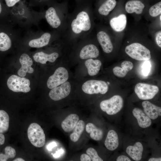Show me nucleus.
Wrapping results in <instances>:
<instances>
[{"instance_id": "nucleus-1", "label": "nucleus", "mask_w": 161, "mask_h": 161, "mask_svg": "<svg viewBox=\"0 0 161 161\" xmlns=\"http://www.w3.org/2000/svg\"><path fill=\"white\" fill-rule=\"evenodd\" d=\"M93 0H84L76 4L69 13L67 27L61 38L66 44H74L91 32L94 26Z\"/></svg>"}, {"instance_id": "nucleus-2", "label": "nucleus", "mask_w": 161, "mask_h": 161, "mask_svg": "<svg viewBox=\"0 0 161 161\" xmlns=\"http://www.w3.org/2000/svg\"><path fill=\"white\" fill-rule=\"evenodd\" d=\"M44 11V18L53 30L61 34L62 37L67 27L69 14L67 0L63 1L61 3L54 2Z\"/></svg>"}, {"instance_id": "nucleus-3", "label": "nucleus", "mask_w": 161, "mask_h": 161, "mask_svg": "<svg viewBox=\"0 0 161 161\" xmlns=\"http://www.w3.org/2000/svg\"><path fill=\"white\" fill-rule=\"evenodd\" d=\"M10 9L11 21L15 25L17 24L27 29L32 24L37 25L41 20L44 18V10L35 11L21 0Z\"/></svg>"}, {"instance_id": "nucleus-4", "label": "nucleus", "mask_w": 161, "mask_h": 161, "mask_svg": "<svg viewBox=\"0 0 161 161\" xmlns=\"http://www.w3.org/2000/svg\"><path fill=\"white\" fill-rule=\"evenodd\" d=\"M61 37V34L54 30L50 32H44L27 30L19 42L24 44L30 47L38 48L47 46Z\"/></svg>"}, {"instance_id": "nucleus-5", "label": "nucleus", "mask_w": 161, "mask_h": 161, "mask_svg": "<svg viewBox=\"0 0 161 161\" xmlns=\"http://www.w3.org/2000/svg\"><path fill=\"white\" fill-rule=\"evenodd\" d=\"M9 20H0V52L10 50L14 43H19L21 37L20 30Z\"/></svg>"}, {"instance_id": "nucleus-6", "label": "nucleus", "mask_w": 161, "mask_h": 161, "mask_svg": "<svg viewBox=\"0 0 161 161\" xmlns=\"http://www.w3.org/2000/svg\"><path fill=\"white\" fill-rule=\"evenodd\" d=\"M94 37L91 32L77 41L78 55L81 59L96 58L99 55V51L93 43Z\"/></svg>"}, {"instance_id": "nucleus-7", "label": "nucleus", "mask_w": 161, "mask_h": 161, "mask_svg": "<svg viewBox=\"0 0 161 161\" xmlns=\"http://www.w3.org/2000/svg\"><path fill=\"white\" fill-rule=\"evenodd\" d=\"M125 51L130 57L137 61L148 60L151 58L149 49L138 43H133L127 46Z\"/></svg>"}, {"instance_id": "nucleus-8", "label": "nucleus", "mask_w": 161, "mask_h": 161, "mask_svg": "<svg viewBox=\"0 0 161 161\" xmlns=\"http://www.w3.org/2000/svg\"><path fill=\"white\" fill-rule=\"evenodd\" d=\"M28 138L34 146L40 148L45 143V136L44 130L38 124L33 123L29 126L27 129Z\"/></svg>"}, {"instance_id": "nucleus-9", "label": "nucleus", "mask_w": 161, "mask_h": 161, "mask_svg": "<svg viewBox=\"0 0 161 161\" xmlns=\"http://www.w3.org/2000/svg\"><path fill=\"white\" fill-rule=\"evenodd\" d=\"M123 105V99L119 95H114L109 99L102 101L100 103L101 110L109 115L118 113L122 109Z\"/></svg>"}, {"instance_id": "nucleus-10", "label": "nucleus", "mask_w": 161, "mask_h": 161, "mask_svg": "<svg viewBox=\"0 0 161 161\" xmlns=\"http://www.w3.org/2000/svg\"><path fill=\"white\" fill-rule=\"evenodd\" d=\"M7 84L10 90L15 92L27 93L30 90V80L24 77L13 75L8 78Z\"/></svg>"}, {"instance_id": "nucleus-11", "label": "nucleus", "mask_w": 161, "mask_h": 161, "mask_svg": "<svg viewBox=\"0 0 161 161\" xmlns=\"http://www.w3.org/2000/svg\"><path fill=\"white\" fill-rule=\"evenodd\" d=\"M108 86L106 82L101 80H87L82 85L83 91L88 94H106L108 90Z\"/></svg>"}, {"instance_id": "nucleus-12", "label": "nucleus", "mask_w": 161, "mask_h": 161, "mask_svg": "<svg viewBox=\"0 0 161 161\" xmlns=\"http://www.w3.org/2000/svg\"><path fill=\"white\" fill-rule=\"evenodd\" d=\"M159 91L157 86L144 83H137L134 88L135 93L139 99L142 100L152 99Z\"/></svg>"}, {"instance_id": "nucleus-13", "label": "nucleus", "mask_w": 161, "mask_h": 161, "mask_svg": "<svg viewBox=\"0 0 161 161\" xmlns=\"http://www.w3.org/2000/svg\"><path fill=\"white\" fill-rule=\"evenodd\" d=\"M69 77L67 70L64 67H59L49 77L47 82V86L49 88L52 89L67 81Z\"/></svg>"}, {"instance_id": "nucleus-14", "label": "nucleus", "mask_w": 161, "mask_h": 161, "mask_svg": "<svg viewBox=\"0 0 161 161\" xmlns=\"http://www.w3.org/2000/svg\"><path fill=\"white\" fill-rule=\"evenodd\" d=\"M71 90V84L69 82L66 81L52 89L49 93V96L54 100H59L68 96Z\"/></svg>"}, {"instance_id": "nucleus-15", "label": "nucleus", "mask_w": 161, "mask_h": 161, "mask_svg": "<svg viewBox=\"0 0 161 161\" xmlns=\"http://www.w3.org/2000/svg\"><path fill=\"white\" fill-rule=\"evenodd\" d=\"M19 61L21 66L17 72L19 76L24 77L27 73H32L33 72L34 69L31 66L32 65V60L28 54L22 53L20 55Z\"/></svg>"}, {"instance_id": "nucleus-16", "label": "nucleus", "mask_w": 161, "mask_h": 161, "mask_svg": "<svg viewBox=\"0 0 161 161\" xmlns=\"http://www.w3.org/2000/svg\"><path fill=\"white\" fill-rule=\"evenodd\" d=\"M97 33L96 38L104 52L109 53L113 50V47L110 36L103 29H99Z\"/></svg>"}, {"instance_id": "nucleus-17", "label": "nucleus", "mask_w": 161, "mask_h": 161, "mask_svg": "<svg viewBox=\"0 0 161 161\" xmlns=\"http://www.w3.org/2000/svg\"><path fill=\"white\" fill-rule=\"evenodd\" d=\"M59 53L57 51L48 52L41 51L35 52L32 57L34 60L43 64H46L47 61L53 62L58 58Z\"/></svg>"}, {"instance_id": "nucleus-18", "label": "nucleus", "mask_w": 161, "mask_h": 161, "mask_svg": "<svg viewBox=\"0 0 161 161\" xmlns=\"http://www.w3.org/2000/svg\"><path fill=\"white\" fill-rule=\"evenodd\" d=\"M96 11L100 16H106L115 7L116 0H99L97 3Z\"/></svg>"}, {"instance_id": "nucleus-19", "label": "nucleus", "mask_w": 161, "mask_h": 161, "mask_svg": "<svg viewBox=\"0 0 161 161\" xmlns=\"http://www.w3.org/2000/svg\"><path fill=\"white\" fill-rule=\"evenodd\" d=\"M143 111L151 119L155 120L161 115V108L148 101L143 102Z\"/></svg>"}, {"instance_id": "nucleus-20", "label": "nucleus", "mask_w": 161, "mask_h": 161, "mask_svg": "<svg viewBox=\"0 0 161 161\" xmlns=\"http://www.w3.org/2000/svg\"><path fill=\"white\" fill-rule=\"evenodd\" d=\"M132 114L137 119L138 124L140 127L145 128L151 125V119L142 109L137 108H134L133 110Z\"/></svg>"}, {"instance_id": "nucleus-21", "label": "nucleus", "mask_w": 161, "mask_h": 161, "mask_svg": "<svg viewBox=\"0 0 161 161\" xmlns=\"http://www.w3.org/2000/svg\"><path fill=\"white\" fill-rule=\"evenodd\" d=\"M143 150L142 143L140 142H137L134 145H129L127 147L126 152L133 160L138 161L142 158Z\"/></svg>"}, {"instance_id": "nucleus-22", "label": "nucleus", "mask_w": 161, "mask_h": 161, "mask_svg": "<svg viewBox=\"0 0 161 161\" xmlns=\"http://www.w3.org/2000/svg\"><path fill=\"white\" fill-rule=\"evenodd\" d=\"M119 144L117 133L114 130H109L107 133L104 142V145L106 148L110 151H114L117 148Z\"/></svg>"}, {"instance_id": "nucleus-23", "label": "nucleus", "mask_w": 161, "mask_h": 161, "mask_svg": "<svg viewBox=\"0 0 161 161\" xmlns=\"http://www.w3.org/2000/svg\"><path fill=\"white\" fill-rule=\"evenodd\" d=\"M79 119V117L77 114H70L62 122L61 127L65 132H70L74 129Z\"/></svg>"}, {"instance_id": "nucleus-24", "label": "nucleus", "mask_w": 161, "mask_h": 161, "mask_svg": "<svg viewBox=\"0 0 161 161\" xmlns=\"http://www.w3.org/2000/svg\"><path fill=\"white\" fill-rule=\"evenodd\" d=\"M127 23L126 16L121 14L118 16L112 18L109 21V24L112 28L117 32H120L125 28Z\"/></svg>"}, {"instance_id": "nucleus-25", "label": "nucleus", "mask_w": 161, "mask_h": 161, "mask_svg": "<svg viewBox=\"0 0 161 161\" xmlns=\"http://www.w3.org/2000/svg\"><path fill=\"white\" fill-rule=\"evenodd\" d=\"M145 5L141 1L131 0L128 1L125 5V9L129 13H135L137 14H141L143 12Z\"/></svg>"}, {"instance_id": "nucleus-26", "label": "nucleus", "mask_w": 161, "mask_h": 161, "mask_svg": "<svg viewBox=\"0 0 161 161\" xmlns=\"http://www.w3.org/2000/svg\"><path fill=\"white\" fill-rule=\"evenodd\" d=\"M122 67L118 66L114 67L113 69L114 74L116 76L120 78L125 77L128 72L131 70L134 66L132 63L130 61H125L122 62Z\"/></svg>"}, {"instance_id": "nucleus-27", "label": "nucleus", "mask_w": 161, "mask_h": 161, "mask_svg": "<svg viewBox=\"0 0 161 161\" xmlns=\"http://www.w3.org/2000/svg\"><path fill=\"white\" fill-rule=\"evenodd\" d=\"M84 63L88 73L91 76L95 75L98 73L102 65L101 62L100 60H94L93 58L86 60Z\"/></svg>"}, {"instance_id": "nucleus-28", "label": "nucleus", "mask_w": 161, "mask_h": 161, "mask_svg": "<svg viewBox=\"0 0 161 161\" xmlns=\"http://www.w3.org/2000/svg\"><path fill=\"white\" fill-rule=\"evenodd\" d=\"M86 132L90 134L91 138L96 141L101 140L103 136V130L97 128L94 124L92 123H87L86 126Z\"/></svg>"}, {"instance_id": "nucleus-29", "label": "nucleus", "mask_w": 161, "mask_h": 161, "mask_svg": "<svg viewBox=\"0 0 161 161\" xmlns=\"http://www.w3.org/2000/svg\"><path fill=\"white\" fill-rule=\"evenodd\" d=\"M85 128V122L82 120H79L74 129L73 132L70 135L71 140L74 142H77L83 132Z\"/></svg>"}, {"instance_id": "nucleus-30", "label": "nucleus", "mask_w": 161, "mask_h": 161, "mask_svg": "<svg viewBox=\"0 0 161 161\" xmlns=\"http://www.w3.org/2000/svg\"><path fill=\"white\" fill-rule=\"evenodd\" d=\"M9 117L8 114L3 110H0V133L5 132L9 127Z\"/></svg>"}, {"instance_id": "nucleus-31", "label": "nucleus", "mask_w": 161, "mask_h": 161, "mask_svg": "<svg viewBox=\"0 0 161 161\" xmlns=\"http://www.w3.org/2000/svg\"><path fill=\"white\" fill-rule=\"evenodd\" d=\"M29 6L37 7L42 9L45 6L47 7L57 2L58 0H28Z\"/></svg>"}, {"instance_id": "nucleus-32", "label": "nucleus", "mask_w": 161, "mask_h": 161, "mask_svg": "<svg viewBox=\"0 0 161 161\" xmlns=\"http://www.w3.org/2000/svg\"><path fill=\"white\" fill-rule=\"evenodd\" d=\"M5 154H0V161H5L9 158H14L16 155L15 150L12 147L7 146L4 149Z\"/></svg>"}, {"instance_id": "nucleus-33", "label": "nucleus", "mask_w": 161, "mask_h": 161, "mask_svg": "<svg viewBox=\"0 0 161 161\" xmlns=\"http://www.w3.org/2000/svg\"><path fill=\"white\" fill-rule=\"evenodd\" d=\"M149 13L152 17L157 16L161 13V1H160L151 6L149 9Z\"/></svg>"}, {"instance_id": "nucleus-34", "label": "nucleus", "mask_w": 161, "mask_h": 161, "mask_svg": "<svg viewBox=\"0 0 161 161\" xmlns=\"http://www.w3.org/2000/svg\"><path fill=\"white\" fill-rule=\"evenodd\" d=\"M86 153L90 157L91 161H103V160L98 155L96 151L92 148H88Z\"/></svg>"}, {"instance_id": "nucleus-35", "label": "nucleus", "mask_w": 161, "mask_h": 161, "mask_svg": "<svg viewBox=\"0 0 161 161\" xmlns=\"http://www.w3.org/2000/svg\"><path fill=\"white\" fill-rule=\"evenodd\" d=\"M151 67V64L150 62L146 60L143 63L142 67V72L143 75L145 76H147L150 72Z\"/></svg>"}, {"instance_id": "nucleus-36", "label": "nucleus", "mask_w": 161, "mask_h": 161, "mask_svg": "<svg viewBox=\"0 0 161 161\" xmlns=\"http://www.w3.org/2000/svg\"><path fill=\"white\" fill-rule=\"evenodd\" d=\"M6 6L9 8L14 6L21 0H4Z\"/></svg>"}, {"instance_id": "nucleus-37", "label": "nucleus", "mask_w": 161, "mask_h": 161, "mask_svg": "<svg viewBox=\"0 0 161 161\" xmlns=\"http://www.w3.org/2000/svg\"><path fill=\"white\" fill-rule=\"evenodd\" d=\"M156 41L158 46L161 47V31L158 32L156 35Z\"/></svg>"}, {"instance_id": "nucleus-38", "label": "nucleus", "mask_w": 161, "mask_h": 161, "mask_svg": "<svg viewBox=\"0 0 161 161\" xmlns=\"http://www.w3.org/2000/svg\"><path fill=\"white\" fill-rule=\"evenodd\" d=\"M117 161H131V160L127 156L124 155H121L118 156L117 159Z\"/></svg>"}, {"instance_id": "nucleus-39", "label": "nucleus", "mask_w": 161, "mask_h": 161, "mask_svg": "<svg viewBox=\"0 0 161 161\" xmlns=\"http://www.w3.org/2000/svg\"><path fill=\"white\" fill-rule=\"evenodd\" d=\"M80 160L81 161H90L91 159L88 154H83L80 157Z\"/></svg>"}, {"instance_id": "nucleus-40", "label": "nucleus", "mask_w": 161, "mask_h": 161, "mask_svg": "<svg viewBox=\"0 0 161 161\" xmlns=\"http://www.w3.org/2000/svg\"><path fill=\"white\" fill-rule=\"evenodd\" d=\"M57 145V144L55 142H53L49 144L47 147V149L49 150H51L52 148Z\"/></svg>"}, {"instance_id": "nucleus-41", "label": "nucleus", "mask_w": 161, "mask_h": 161, "mask_svg": "<svg viewBox=\"0 0 161 161\" xmlns=\"http://www.w3.org/2000/svg\"><path fill=\"white\" fill-rule=\"evenodd\" d=\"M5 138L2 133H0V145H3L5 142Z\"/></svg>"}, {"instance_id": "nucleus-42", "label": "nucleus", "mask_w": 161, "mask_h": 161, "mask_svg": "<svg viewBox=\"0 0 161 161\" xmlns=\"http://www.w3.org/2000/svg\"><path fill=\"white\" fill-rule=\"evenodd\" d=\"M64 152L63 150L62 149H60L56 152V153L53 155V156L55 157H59L60 155L62 153Z\"/></svg>"}, {"instance_id": "nucleus-43", "label": "nucleus", "mask_w": 161, "mask_h": 161, "mask_svg": "<svg viewBox=\"0 0 161 161\" xmlns=\"http://www.w3.org/2000/svg\"><path fill=\"white\" fill-rule=\"evenodd\" d=\"M148 161H161V158H154L152 157L150 158L148 160Z\"/></svg>"}, {"instance_id": "nucleus-44", "label": "nucleus", "mask_w": 161, "mask_h": 161, "mask_svg": "<svg viewBox=\"0 0 161 161\" xmlns=\"http://www.w3.org/2000/svg\"><path fill=\"white\" fill-rule=\"evenodd\" d=\"M24 161V160L20 158H17L15 159V160H13V161Z\"/></svg>"}, {"instance_id": "nucleus-45", "label": "nucleus", "mask_w": 161, "mask_h": 161, "mask_svg": "<svg viewBox=\"0 0 161 161\" xmlns=\"http://www.w3.org/2000/svg\"><path fill=\"white\" fill-rule=\"evenodd\" d=\"M84 0H75L76 4H78Z\"/></svg>"}, {"instance_id": "nucleus-46", "label": "nucleus", "mask_w": 161, "mask_h": 161, "mask_svg": "<svg viewBox=\"0 0 161 161\" xmlns=\"http://www.w3.org/2000/svg\"><path fill=\"white\" fill-rule=\"evenodd\" d=\"M161 15H160V21H161Z\"/></svg>"}, {"instance_id": "nucleus-47", "label": "nucleus", "mask_w": 161, "mask_h": 161, "mask_svg": "<svg viewBox=\"0 0 161 161\" xmlns=\"http://www.w3.org/2000/svg\"><path fill=\"white\" fill-rule=\"evenodd\" d=\"M64 0H63V1H64Z\"/></svg>"}]
</instances>
